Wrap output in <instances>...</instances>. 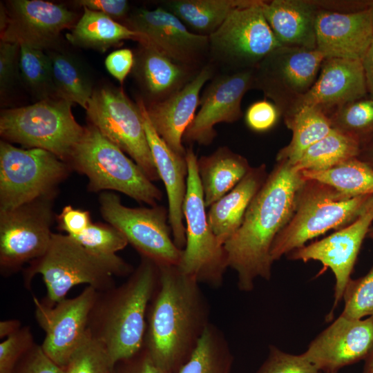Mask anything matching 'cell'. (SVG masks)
<instances>
[{
    "mask_svg": "<svg viewBox=\"0 0 373 373\" xmlns=\"http://www.w3.org/2000/svg\"><path fill=\"white\" fill-rule=\"evenodd\" d=\"M304 180L293 165L276 161L251 200L241 226L224 245L229 267L237 273L240 291H252L257 278L271 279L272 245L293 215Z\"/></svg>",
    "mask_w": 373,
    "mask_h": 373,
    "instance_id": "obj_1",
    "label": "cell"
},
{
    "mask_svg": "<svg viewBox=\"0 0 373 373\" xmlns=\"http://www.w3.org/2000/svg\"><path fill=\"white\" fill-rule=\"evenodd\" d=\"M159 283L149 303L143 347L161 367L177 373L210 323L200 283L178 265L157 266Z\"/></svg>",
    "mask_w": 373,
    "mask_h": 373,
    "instance_id": "obj_2",
    "label": "cell"
},
{
    "mask_svg": "<svg viewBox=\"0 0 373 373\" xmlns=\"http://www.w3.org/2000/svg\"><path fill=\"white\" fill-rule=\"evenodd\" d=\"M158 283L157 265L142 256L126 282L98 291L88 330L104 345L114 367L142 349L148 307Z\"/></svg>",
    "mask_w": 373,
    "mask_h": 373,
    "instance_id": "obj_3",
    "label": "cell"
},
{
    "mask_svg": "<svg viewBox=\"0 0 373 373\" xmlns=\"http://www.w3.org/2000/svg\"><path fill=\"white\" fill-rule=\"evenodd\" d=\"M133 271L118 256H97L68 235L52 233L46 253L30 262L23 276L28 287L35 275H41L47 291L43 301L53 306L65 299L73 287L86 284L97 291H106L115 286L113 276H126Z\"/></svg>",
    "mask_w": 373,
    "mask_h": 373,
    "instance_id": "obj_4",
    "label": "cell"
},
{
    "mask_svg": "<svg viewBox=\"0 0 373 373\" xmlns=\"http://www.w3.org/2000/svg\"><path fill=\"white\" fill-rule=\"evenodd\" d=\"M304 179L293 215L272 245L274 262L331 229L351 224L373 207V195L350 197L327 184Z\"/></svg>",
    "mask_w": 373,
    "mask_h": 373,
    "instance_id": "obj_5",
    "label": "cell"
},
{
    "mask_svg": "<svg viewBox=\"0 0 373 373\" xmlns=\"http://www.w3.org/2000/svg\"><path fill=\"white\" fill-rule=\"evenodd\" d=\"M68 164L86 175L90 191H117L150 207L162 198L142 169L92 124L84 128Z\"/></svg>",
    "mask_w": 373,
    "mask_h": 373,
    "instance_id": "obj_6",
    "label": "cell"
},
{
    "mask_svg": "<svg viewBox=\"0 0 373 373\" xmlns=\"http://www.w3.org/2000/svg\"><path fill=\"white\" fill-rule=\"evenodd\" d=\"M72 103L52 97L6 109L0 116V134L27 149H41L68 164L84 128L75 120Z\"/></svg>",
    "mask_w": 373,
    "mask_h": 373,
    "instance_id": "obj_7",
    "label": "cell"
},
{
    "mask_svg": "<svg viewBox=\"0 0 373 373\" xmlns=\"http://www.w3.org/2000/svg\"><path fill=\"white\" fill-rule=\"evenodd\" d=\"M185 157L188 169L183 206L186 224V245L178 267L200 284L218 288L222 285L229 267L227 253L209 223L198 171V157L193 148L186 149Z\"/></svg>",
    "mask_w": 373,
    "mask_h": 373,
    "instance_id": "obj_8",
    "label": "cell"
},
{
    "mask_svg": "<svg viewBox=\"0 0 373 373\" xmlns=\"http://www.w3.org/2000/svg\"><path fill=\"white\" fill-rule=\"evenodd\" d=\"M70 166L48 151L0 142V213L55 194Z\"/></svg>",
    "mask_w": 373,
    "mask_h": 373,
    "instance_id": "obj_9",
    "label": "cell"
},
{
    "mask_svg": "<svg viewBox=\"0 0 373 373\" xmlns=\"http://www.w3.org/2000/svg\"><path fill=\"white\" fill-rule=\"evenodd\" d=\"M261 3L262 0H247L208 36L210 63L233 71L253 69L282 46L264 16Z\"/></svg>",
    "mask_w": 373,
    "mask_h": 373,
    "instance_id": "obj_10",
    "label": "cell"
},
{
    "mask_svg": "<svg viewBox=\"0 0 373 373\" xmlns=\"http://www.w3.org/2000/svg\"><path fill=\"white\" fill-rule=\"evenodd\" d=\"M86 111L90 124L130 155L149 180H160L140 109L122 89L104 86L94 90Z\"/></svg>",
    "mask_w": 373,
    "mask_h": 373,
    "instance_id": "obj_11",
    "label": "cell"
},
{
    "mask_svg": "<svg viewBox=\"0 0 373 373\" xmlns=\"http://www.w3.org/2000/svg\"><path fill=\"white\" fill-rule=\"evenodd\" d=\"M99 204L103 218L119 230L142 256L157 266L179 265L183 249L175 245L171 236L165 207H128L110 192L101 193Z\"/></svg>",
    "mask_w": 373,
    "mask_h": 373,
    "instance_id": "obj_12",
    "label": "cell"
},
{
    "mask_svg": "<svg viewBox=\"0 0 373 373\" xmlns=\"http://www.w3.org/2000/svg\"><path fill=\"white\" fill-rule=\"evenodd\" d=\"M324 59L316 49L281 46L254 68V88L262 90L284 117L312 88Z\"/></svg>",
    "mask_w": 373,
    "mask_h": 373,
    "instance_id": "obj_13",
    "label": "cell"
},
{
    "mask_svg": "<svg viewBox=\"0 0 373 373\" xmlns=\"http://www.w3.org/2000/svg\"><path fill=\"white\" fill-rule=\"evenodd\" d=\"M55 194L0 213V269L10 275L46 251L52 233Z\"/></svg>",
    "mask_w": 373,
    "mask_h": 373,
    "instance_id": "obj_14",
    "label": "cell"
},
{
    "mask_svg": "<svg viewBox=\"0 0 373 373\" xmlns=\"http://www.w3.org/2000/svg\"><path fill=\"white\" fill-rule=\"evenodd\" d=\"M97 294L95 288L87 286L76 297L65 298L53 306L33 297L35 318L45 332L41 346L63 369L87 334L90 313Z\"/></svg>",
    "mask_w": 373,
    "mask_h": 373,
    "instance_id": "obj_15",
    "label": "cell"
},
{
    "mask_svg": "<svg viewBox=\"0 0 373 373\" xmlns=\"http://www.w3.org/2000/svg\"><path fill=\"white\" fill-rule=\"evenodd\" d=\"M125 26L143 36L142 43L180 64L196 68L209 55V37L189 31L178 17L162 6L134 10L125 19Z\"/></svg>",
    "mask_w": 373,
    "mask_h": 373,
    "instance_id": "obj_16",
    "label": "cell"
},
{
    "mask_svg": "<svg viewBox=\"0 0 373 373\" xmlns=\"http://www.w3.org/2000/svg\"><path fill=\"white\" fill-rule=\"evenodd\" d=\"M254 68L212 78L202 93L200 108L186 130L183 141L210 144L216 136L214 126L217 124L233 123L242 117V99L249 90L254 88Z\"/></svg>",
    "mask_w": 373,
    "mask_h": 373,
    "instance_id": "obj_17",
    "label": "cell"
},
{
    "mask_svg": "<svg viewBox=\"0 0 373 373\" xmlns=\"http://www.w3.org/2000/svg\"><path fill=\"white\" fill-rule=\"evenodd\" d=\"M373 222V207L351 224L336 230L331 235L296 249L286 256L291 260L320 262L329 268L335 278L333 312L343 300L347 284L351 279L362 243Z\"/></svg>",
    "mask_w": 373,
    "mask_h": 373,
    "instance_id": "obj_18",
    "label": "cell"
},
{
    "mask_svg": "<svg viewBox=\"0 0 373 373\" xmlns=\"http://www.w3.org/2000/svg\"><path fill=\"white\" fill-rule=\"evenodd\" d=\"M6 9L1 40L42 50L52 48L61 32L71 29L77 18L64 6L43 0H12Z\"/></svg>",
    "mask_w": 373,
    "mask_h": 373,
    "instance_id": "obj_19",
    "label": "cell"
},
{
    "mask_svg": "<svg viewBox=\"0 0 373 373\" xmlns=\"http://www.w3.org/2000/svg\"><path fill=\"white\" fill-rule=\"evenodd\" d=\"M373 349V316L350 319L340 315L302 354L323 373L365 360Z\"/></svg>",
    "mask_w": 373,
    "mask_h": 373,
    "instance_id": "obj_20",
    "label": "cell"
},
{
    "mask_svg": "<svg viewBox=\"0 0 373 373\" xmlns=\"http://www.w3.org/2000/svg\"><path fill=\"white\" fill-rule=\"evenodd\" d=\"M315 30L316 50L325 59L362 61L373 42L371 8L353 12L319 9Z\"/></svg>",
    "mask_w": 373,
    "mask_h": 373,
    "instance_id": "obj_21",
    "label": "cell"
},
{
    "mask_svg": "<svg viewBox=\"0 0 373 373\" xmlns=\"http://www.w3.org/2000/svg\"><path fill=\"white\" fill-rule=\"evenodd\" d=\"M367 95L361 61L325 59L312 88L283 118L305 106L320 109L327 116L338 107Z\"/></svg>",
    "mask_w": 373,
    "mask_h": 373,
    "instance_id": "obj_22",
    "label": "cell"
},
{
    "mask_svg": "<svg viewBox=\"0 0 373 373\" xmlns=\"http://www.w3.org/2000/svg\"><path fill=\"white\" fill-rule=\"evenodd\" d=\"M136 104L142 117L156 169L167 193L169 224L172 237L175 245L183 249L186 245V228L183 223L188 173L186 157L173 151L156 132L148 116L144 100L139 98Z\"/></svg>",
    "mask_w": 373,
    "mask_h": 373,
    "instance_id": "obj_23",
    "label": "cell"
},
{
    "mask_svg": "<svg viewBox=\"0 0 373 373\" xmlns=\"http://www.w3.org/2000/svg\"><path fill=\"white\" fill-rule=\"evenodd\" d=\"M213 64L203 66L182 88L166 99L146 104L149 119L158 135L175 153L186 155L184 134L195 116L202 87L213 77Z\"/></svg>",
    "mask_w": 373,
    "mask_h": 373,
    "instance_id": "obj_24",
    "label": "cell"
},
{
    "mask_svg": "<svg viewBox=\"0 0 373 373\" xmlns=\"http://www.w3.org/2000/svg\"><path fill=\"white\" fill-rule=\"evenodd\" d=\"M195 68L175 61L149 44L140 43L133 71L150 103H154L182 88L199 71Z\"/></svg>",
    "mask_w": 373,
    "mask_h": 373,
    "instance_id": "obj_25",
    "label": "cell"
},
{
    "mask_svg": "<svg viewBox=\"0 0 373 373\" xmlns=\"http://www.w3.org/2000/svg\"><path fill=\"white\" fill-rule=\"evenodd\" d=\"M264 16L282 46L316 49L314 1L271 0L261 3Z\"/></svg>",
    "mask_w": 373,
    "mask_h": 373,
    "instance_id": "obj_26",
    "label": "cell"
},
{
    "mask_svg": "<svg viewBox=\"0 0 373 373\" xmlns=\"http://www.w3.org/2000/svg\"><path fill=\"white\" fill-rule=\"evenodd\" d=\"M267 175L265 164L251 167L233 189L209 207V223L223 245L241 226L251 200Z\"/></svg>",
    "mask_w": 373,
    "mask_h": 373,
    "instance_id": "obj_27",
    "label": "cell"
},
{
    "mask_svg": "<svg viewBox=\"0 0 373 373\" xmlns=\"http://www.w3.org/2000/svg\"><path fill=\"white\" fill-rule=\"evenodd\" d=\"M251 167L248 160L227 146L198 159L204 204L209 207L233 189Z\"/></svg>",
    "mask_w": 373,
    "mask_h": 373,
    "instance_id": "obj_28",
    "label": "cell"
},
{
    "mask_svg": "<svg viewBox=\"0 0 373 373\" xmlns=\"http://www.w3.org/2000/svg\"><path fill=\"white\" fill-rule=\"evenodd\" d=\"M83 8L80 19L66 34V39L73 45L105 52L124 40L143 42V36L126 26L102 12Z\"/></svg>",
    "mask_w": 373,
    "mask_h": 373,
    "instance_id": "obj_29",
    "label": "cell"
},
{
    "mask_svg": "<svg viewBox=\"0 0 373 373\" xmlns=\"http://www.w3.org/2000/svg\"><path fill=\"white\" fill-rule=\"evenodd\" d=\"M247 0H169L162 3L164 8L178 17L197 34L213 33L234 9Z\"/></svg>",
    "mask_w": 373,
    "mask_h": 373,
    "instance_id": "obj_30",
    "label": "cell"
},
{
    "mask_svg": "<svg viewBox=\"0 0 373 373\" xmlns=\"http://www.w3.org/2000/svg\"><path fill=\"white\" fill-rule=\"evenodd\" d=\"M292 132L289 143L277 153L276 161L287 162L294 165L303 153L312 144L329 133L332 127L328 117L320 109L303 107L284 119Z\"/></svg>",
    "mask_w": 373,
    "mask_h": 373,
    "instance_id": "obj_31",
    "label": "cell"
},
{
    "mask_svg": "<svg viewBox=\"0 0 373 373\" xmlns=\"http://www.w3.org/2000/svg\"><path fill=\"white\" fill-rule=\"evenodd\" d=\"M47 54L57 97L76 103L86 110L94 90L79 61L64 52L50 51Z\"/></svg>",
    "mask_w": 373,
    "mask_h": 373,
    "instance_id": "obj_32",
    "label": "cell"
},
{
    "mask_svg": "<svg viewBox=\"0 0 373 373\" xmlns=\"http://www.w3.org/2000/svg\"><path fill=\"white\" fill-rule=\"evenodd\" d=\"M359 152L358 141L332 128L325 137L309 146L293 166L299 172L325 171L357 157Z\"/></svg>",
    "mask_w": 373,
    "mask_h": 373,
    "instance_id": "obj_33",
    "label": "cell"
},
{
    "mask_svg": "<svg viewBox=\"0 0 373 373\" xmlns=\"http://www.w3.org/2000/svg\"><path fill=\"white\" fill-rule=\"evenodd\" d=\"M233 356L223 333L211 323L177 373H231Z\"/></svg>",
    "mask_w": 373,
    "mask_h": 373,
    "instance_id": "obj_34",
    "label": "cell"
},
{
    "mask_svg": "<svg viewBox=\"0 0 373 373\" xmlns=\"http://www.w3.org/2000/svg\"><path fill=\"white\" fill-rule=\"evenodd\" d=\"M300 173L305 179L327 184L350 197L373 195V169L357 157L327 170Z\"/></svg>",
    "mask_w": 373,
    "mask_h": 373,
    "instance_id": "obj_35",
    "label": "cell"
},
{
    "mask_svg": "<svg viewBox=\"0 0 373 373\" xmlns=\"http://www.w3.org/2000/svg\"><path fill=\"white\" fill-rule=\"evenodd\" d=\"M332 128L363 142L373 134V98L350 102L327 115Z\"/></svg>",
    "mask_w": 373,
    "mask_h": 373,
    "instance_id": "obj_36",
    "label": "cell"
},
{
    "mask_svg": "<svg viewBox=\"0 0 373 373\" xmlns=\"http://www.w3.org/2000/svg\"><path fill=\"white\" fill-rule=\"evenodd\" d=\"M19 73L26 85L41 99L57 97L47 53L26 44L19 45Z\"/></svg>",
    "mask_w": 373,
    "mask_h": 373,
    "instance_id": "obj_37",
    "label": "cell"
},
{
    "mask_svg": "<svg viewBox=\"0 0 373 373\" xmlns=\"http://www.w3.org/2000/svg\"><path fill=\"white\" fill-rule=\"evenodd\" d=\"M71 238L91 253L105 258L117 256L116 253L128 244L123 233L108 223L91 222L83 232Z\"/></svg>",
    "mask_w": 373,
    "mask_h": 373,
    "instance_id": "obj_38",
    "label": "cell"
},
{
    "mask_svg": "<svg viewBox=\"0 0 373 373\" xmlns=\"http://www.w3.org/2000/svg\"><path fill=\"white\" fill-rule=\"evenodd\" d=\"M66 373H115L104 345L88 332L70 358Z\"/></svg>",
    "mask_w": 373,
    "mask_h": 373,
    "instance_id": "obj_39",
    "label": "cell"
},
{
    "mask_svg": "<svg viewBox=\"0 0 373 373\" xmlns=\"http://www.w3.org/2000/svg\"><path fill=\"white\" fill-rule=\"evenodd\" d=\"M343 300V316L350 319L373 316V266L365 276L350 280Z\"/></svg>",
    "mask_w": 373,
    "mask_h": 373,
    "instance_id": "obj_40",
    "label": "cell"
},
{
    "mask_svg": "<svg viewBox=\"0 0 373 373\" xmlns=\"http://www.w3.org/2000/svg\"><path fill=\"white\" fill-rule=\"evenodd\" d=\"M256 373H323L302 354L285 352L270 345L267 358Z\"/></svg>",
    "mask_w": 373,
    "mask_h": 373,
    "instance_id": "obj_41",
    "label": "cell"
},
{
    "mask_svg": "<svg viewBox=\"0 0 373 373\" xmlns=\"http://www.w3.org/2000/svg\"><path fill=\"white\" fill-rule=\"evenodd\" d=\"M31 329L22 327L0 343V373H14L23 356L34 345Z\"/></svg>",
    "mask_w": 373,
    "mask_h": 373,
    "instance_id": "obj_42",
    "label": "cell"
},
{
    "mask_svg": "<svg viewBox=\"0 0 373 373\" xmlns=\"http://www.w3.org/2000/svg\"><path fill=\"white\" fill-rule=\"evenodd\" d=\"M19 44L0 41V91L1 96L16 83L19 73Z\"/></svg>",
    "mask_w": 373,
    "mask_h": 373,
    "instance_id": "obj_43",
    "label": "cell"
},
{
    "mask_svg": "<svg viewBox=\"0 0 373 373\" xmlns=\"http://www.w3.org/2000/svg\"><path fill=\"white\" fill-rule=\"evenodd\" d=\"M280 112L278 107L267 99L251 104L246 111L245 121L247 126L258 133L271 130L278 122Z\"/></svg>",
    "mask_w": 373,
    "mask_h": 373,
    "instance_id": "obj_44",
    "label": "cell"
},
{
    "mask_svg": "<svg viewBox=\"0 0 373 373\" xmlns=\"http://www.w3.org/2000/svg\"><path fill=\"white\" fill-rule=\"evenodd\" d=\"M63 371L45 354L41 345L35 343L21 358L14 373H63Z\"/></svg>",
    "mask_w": 373,
    "mask_h": 373,
    "instance_id": "obj_45",
    "label": "cell"
},
{
    "mask_svg": "<svg viewBox=\"0 0 373 373\" xmlns=\"http://www.w3.org/2000/svg\"><path fill=\"white\" fill-rule=\"evenodd\" d=\"M56 219L58 228L71 237L80 234L92 222L88 211L75 209L71 205L65 206Z\"/></svg>",
    "mask_w": 373,
    "mask_h": 373,
    "instance_id": "obj_46",
    "label": "cell"
},
{
    "mask_svg": "<svg viewBox=\"0 0 373 373\" xmlns=\"http://www.w3.org/2000/svg\"><path fill=\"white\" fill-rule=\"evenodd\" d=\"M135 55L131 50L122 48L110 53L105 60L108 72L120 83H123L133 70Z\"/></svg>",
    "mask_w": 373,
    "mask_h": 373,
    "instance_id": "obj_47",
    "label": "cell"
},
{
    "mask_svg": "<svg viewBox=\"0 0 373 373\" xmlns=\"http://www.w3.org/2000/svg\"><path fill=\"white\" fill-rule=\"evenodd\" d=\"M75 2L83 8L102 12L115 21L126 17L129 11L128 3L125 0H79Z\"/></svg>",
    "mask_w": 373,
    "mask_h": 373,
    "instance_id": "obj_48",
    "label": "cell"
},
{
    "mask_svg": "<svg viewBox=\"0 0 373 373\" xmlns=\"http://www.w3.org/2000/svg\"><path fill=\"white\" fill-rule=\"evenodd\" d=\"M122 363L124 365L117 373H171L158 365L144 347Z\"/></svg>",
    "mask_w": 373,
    "mask_h": 373,
    "instance_id": "obj_49",
    "label": "cell"
},
{
    "mask_svg": "<svg viewBox=\"0 0 373 373\" xmlns=\"http://www.w3.org/2000/svg\"><path fill=\"white\" fill-rule=\"evenodd\" d=\"M320 10L353 12L370 8L373 1H314Z\"/></svg>",
    "mask_w": 373,
    "mask_h": 373,
    "instance_id": "obj_50",
    "label": "cell"
},
{
    "mask_svg": "<svg viewBox=\"0 0 373 373\" xmlns=\"http://www.w3.org/2000/svg\"><path fill=\"white\" fill-rule=\"evenodd\" d=\"M361 62L364 70L367 94L370 97L373 98V42Z\"/></svg>",
    "mask_w": 373,
    "mask_h": 373,
    "instance_id": "obj_51",
    "label": "cell"
},
{
    "mask_svg": "<svg viewBox=\"0 0 373 373\" xmlns=\"http://www.w3.org/2000/svg\"><path fill=\"white\" fill-rule=\"evenodd\" d=\"M357 158L373 169V134L360 144Z\"/></svg>",
    "mask_w": 373,
    "mask_h": 373,
    "instance_id": "obj_52",
    "label": "cell"
},
{
    "mask_svg": "<svg viewBox=\"0 0 373 373\" xmlns=\"http://www.w3.org/2000/svg\"><path fill=\"white\" fill-rule=\"evenodd\" d=\"M21 322L19 320H5L0 322V338H7L15 334L21 328Z\"/></svg>",
    "mask_w": 373,
    "mask_h": 373,
    "instance_id": "obj_53",
    "label": "cell"
},
{
    "mask_svg": "<svg viewBox=\"0 0 373 373\" xmlns=\"http://www.w3.org/2000/svg\"><path fill=\"white\" fill-rule=\"evenodd\" d=\"M364 361L362 373H373V349Z\"/></svg>",
    "mask_w": 373,
    "mask_h": 373,
    "instance_id": "obj_54",
    "label": "cell"
},
{
    "mask_svg": "<svg viewBox=\"0 0 373 373\" xmlns=\"http://www.w3.org/2000/svg\"><path fill=\"white\" fill-rule=\"evenodd\" d=\"M367 237L373 240V227H371V229H370Z\"/></svg>",
    "mask_w": 373,
    "mask_h": 373,
    "instance_id": "obj_55",
    "label": "cell"
},
{
    "mask_svg": "<svg viewBox=\"0 0 373 373\" xmlns=\"http://www.w3.org/2000/svg\"><path fill=\"white\" fill-rule=\"evenodd\" d=\"M371 11H372V26H373V3L371 7Z\"/></svg>",
    "mask_w": 373,
    "mask_h": 373,
    "instance_id": "obj_56",
    "label": "cell"
},
{
    "mask_svg": "<svg viewBox=\"0 0 373 373\" xmlns=\"http://www.w3.org/2000/svg\"><path fill=\"white\" fill-rule=\"evenodd\" d=\"M63 373H66L65 370L64 369Z\"/></svg>",
    "mask_w": 373,
    "mask_h": 373,
    "instance_id": "obj_57",
    "label": "cell"
},
{
    "mask_svg": "<svg viewBox=\"0 0 373 373\" xmlns=\"http://www.w3.org/2000/svg\"><path fill=\"white\" fill-rule=\"evenodd\" d=\"M334 373H338V372H334Z\"/></svg>",
    "mask_w": 373,
    "mask_h": 373,
    "instance_id": "obj_58",
    "label": "cell"
}]
</instances>
